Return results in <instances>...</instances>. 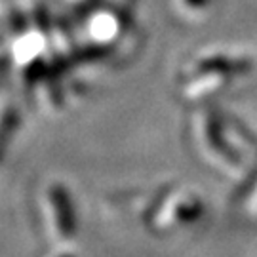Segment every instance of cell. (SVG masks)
<instances>
[{
	"label": "cell",
	"instance_id": "obj_1",
	"mask_svg": "<svg viewBox=\"0 0 257 257\" xmlns=\"http://www.w3.org/2000/svg\"><path fill=\"white\" fill-rule=\"evenodd\" d=\"M189 138L204 164L240 189L257 174V136L229 112L215 107L194 109Z\"/></svg>",
	"mask_w": 257,
	"mask_h": 257
},
{
	"label": "cell",
	"instance_id": "obj_2",
	"mask_svg": "<svg viewBox=\"0 0 257 257\" xmlns=\"http://www.w3.org/2000/svg\"><path fill=\"white\" fill-rule=\"evenodd\" d=\"M253 69L246 52L232 48H208L189 57L177 74V92L185 101L202 103L227 90L240 76Z\"/></svg>",
	"mask_w": 257,
	"mask_h": 257
},
{
	"label": "cell",
	"instance_id": "obj_3",
	"mask_svg": "<svg viewBox=\"0 0 257 257\" xmlns=\"http://www.w3.org/2000/svg\"><path fill=\"white\" fill-rule=\"evenodd\" d=\"M204 204L191 187L170 185L147 208V223L155 230H170L200 217Z\"/></svg>",
	"mask_w": 257,
	"mask_h": 257
},
{
	"label": "cell",
	"instance_id": "obj_4",
	"mask_svg": "<svg viewBox=\"0 0 257 257\" xmlns=\"http://www.w3.org/2000/svg\"><path fill=\"white\" fill-rule=\"evenodd\" d=\"M126 35L122 25V12L118 6L90 8L80 21V33L74 38V44H86L93 54H105L120 44V38Z\"/></svg>",
	"mask_w": 257,
	"mask_h": 257
},
{
	"label": "cell",
	"instance_id": "obj_5",
	"mask_svg": "<svg viewBox=\"0 0 257 257\" xmlns=\"http://www.w3.org/2000/svg\"><path fill=\"white\" fill-rule=\"evenodd\" d=\"M40 210L50 236L55 240H67L74 232V213L69 193L61 183H48L40 194Z\"/></svg>",
	"mask_w": 257,
	"mask_h": 257
},
{
	"label": "cell",
	"instance_id": "obj_6",
	"mask_svg": "<svg viewBox=\"0 0 257 257\" xmlns=\"http://www.w3.org/2000/svg\"><path fill=\"white\" fill-rule=\"evenodd\" d=\"M174 8L179 12V16L183 19H202L204 16H208L213 8L215 0H172Z\"/></svg>",
	"mask_w": 257,
	"mask_h": 257
},
{
	"label": "cell",
	"instance_id": "obj_7",
	"mask_svg": "<svg viewBox=\"0 0 257 257\" xmlns=\"http://www.w3.org/2000/svg\"><path fill=\"white\" fill-rule=\"evenodd\" d=\"M238 200L242 204V210L249 217H257V174L251 177V181L244 189H240Z\"/></svg>",
	"mask_w": 257,
	"mask_h": 257
},
{
	"label": "cell",
	"instance_id": "obj_8",
	"mask_svg": "<svg viewBox=\"0 0 257 257\" xmlns=\"http://www.w3.org/2000/svg\"><path fill=\"white\" fill-rule=\"evenodd\" d=\"M112 6H118V8H122V6H128L132 0H109Z\"/></svg>",
	"mask_w": 257,
	"mask_h": 257
}]
</instances>
